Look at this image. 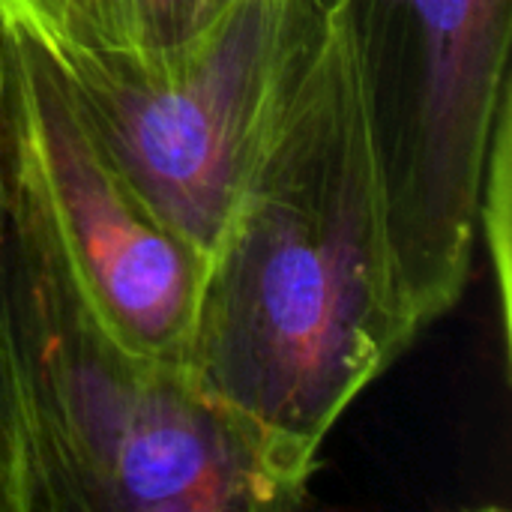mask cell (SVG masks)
Listing matches in <instances>:
<instances>
[{"instance_id":"1","label":"cell","mask_w":512,"mask_h":512,"mask_svg":"<svg viewBox=\"0 0 512 512\" xmlns=\"http://www.w3.org/2000/svg\"><path fill=\"white\" fill-rule=\"evenodd\" d=\"M420 330L393 258L342 18L201 270L186 372L318 468L336 423Z\"/></svg>"},{"instance_id":"2","label":"cell","mask_w":512,"mask_h":512,"mask_svg":"<svg viewBox=\"0 0 512 512\" xmlns=\"http://www.w3.org/2000/svg\"><path fill=\"white\" fill-rule=\"evenodd\" d=\"M0 351L18 512H273L309 495L315 465L93 321L3 147Z\"/></svg>"},{"instance_id":"3","label":"cell","mask_w":512,"mask_h":512,"mask_svg":"<svg viewBox=\"0 0 512 512\" xmlns=\"http://www.w3.org/2000/svg\"><path fill=\"white\" fill-rule=\"evenodd\" d=\"M342 18L345 0H243L156 60L42 48L108 162L204 270Z\"/></svg>"},{"instance_id":"4","label":"cell","mask_w":512,"mask_h":512,"mask_svg":"<svg viewBox=\"0 0 512 512\" xmlns=\"http://www.w3.org/2000/svg\"><path fill=\"white\" fill-rule=\"evenodd\" d=\"M387 234L420 327L465 294L495 120L512 99L510 0H345Z\"/></svg>"},{"instance_id":"5","label":"cell","mask_w":512,"mask_h":512,"mask_svg":"<svg viewBox=\"0 0 512 512\" xmlns=\"http://www.w3.org/2000/svg\"><path fill=\"white\" fill-rule=\"evenodd\" d=\"M0 147L93 321L129 354L186 372L201 261L108 162L48 51L3 15Z\"/></svg>"},{"instance_id":"6","label":"cell","mask_w":512,"mask_h":512,"mask_svg":"<svg viewBox=\"0 0 512 512\" xmlns=\"http://www.w3.org/2000/svg\"><path fill=\"white\" fill-rule=\"evenodd\" d=\"M243 0H0L45 48L156 60L204 36Z\"/></svg>"},{"instance_id":"7","label":"cell","mask_w":512,"mask_h":512,"mask_svg":"<svg viewBox=\"0 0 512 512\" xmlns=\"http://www.w3.org/2000/svg\"><path fill=\"white\" fill-rule=\"evenodd\" d=\"M512 99L504 102L495 120V135L489 147V165L483 177L480 192V210H477V228L486 234L489 246V264L495 270V288H498V315H501V336L504 351L510 348V225H512Z\"/></svg>"},{"instance_id":"8","label":"cell","mask_w":512,"mask_h":512,"mask_svg":"<svg viewBox=\"0 0 512 512\" xmlns=\"http://www.w3.org/2000/svg\"><path fill=\"white\" fill-rule=\"evenodd\" d=\"M18 486H21V450L12 393L3 369L0 351V512H18Z\"/></svg>"}]
</instances>
